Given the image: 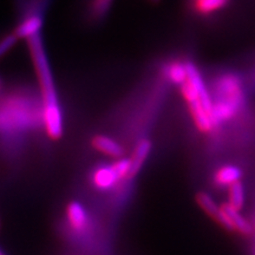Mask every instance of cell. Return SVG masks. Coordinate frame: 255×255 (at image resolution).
Masks as SVG:
<instances>
[{
	"mask_svg": "<svg viewBox=\"0 0 255 255\" xmlns=\"http://www.w3.org/2000/svg\"><path fill=\"white\" fill-rule=\"evenodd\" d=\"M221 209L223 214L226 215L228 222L231 223L233 232H238L239 234L244 235V237H250L253 234L254 228L252 223L241 214L240 210L233 208L228 203H223L221 205Z\"/></svg>",
	"mask_w": 255,
	"mask_h": 255,
	"instance_id": "cell-5",
	"label": "cell"
},
{
	"mask_svg": "<svg viewBox=\"0 0 255 255\" xmlns=\"http://www.w3.org/2000/svg\"><path fill=\"white\" fill-rule=\"evenodd\" d=\"M167 76L171 82L177 85H183L187 82V69L186 64L181 62H174L167 68Z\"/></svg>",
	"mask_w": 255,
	"mask_h": 255,
	"instance_id": "cell-13",
	"label": "cell"
},
{
	"mask_svg": "<svg viewBox=\"0 0 255 255\" xmlns=\"http://www.w3.org/2000/svg\"><path fill=\"white\" fill-rule=\"evenodd\" d=\"M92 144L97 150L108 156H111V157H121L124 151L123 146L119 142L108 136H96L92 139Z\"/></svg>",
	"mask_w": 255,
	"mask_h": 255,
	"instance_id": "cell-11",
	"label": "cell"
},
{
	"mask_svg": "<svg viewBox=\"0 0 255 255\" xmlns=\"http://www.w3.org/2000/svg\"><path fill=\"white\" fill-rule=\"evenodd\" d=\"M17 40L18 38L14 33L7 34V36L2 37L1 39H0V58H1L2 56H5L6 53L15 45Z\"/></svg>",
	"mask_w": 255,
	"mask_h": 255,
	"instance_id": "cell-18",
	"label": "cell"
},
{
	"mask_svg": "<svg viewBox=\"0 0 255 255\" xmlns=\"http://www.w3.org/2000/svg\"><path fill=\"white\" fill-rule=\"evenodd\" d=\"M151 1H155L156 2V1H158V0H151Z\"/></svg>",
	"mask_w": 255,
	"mask_h": 255,
	"instance_id": "cell-20",
	"label": "cell"
},
{
	"mask_svg": "<svg viewBox=\"0 0 255 255\" xmlns=\"http://www.w3.org/2000/svg\"><path fill=\"white\" fill-rule=\"evenodd\" d=\"M229 202L233 208L241 210L245 205V187L240 181L229 187Z\"/></svg>",
	"mask_w": 255,
	"mask_h": 255,
	"instance_id": "cell-14",
	"label": "cell"
},
{
	"mask_svg": "<svg viewBox=\"0 0 255 255\" xmlns=\"http://www.w3.org/2000/svg\"><path fill=\"white\" fill-rule=\"evenodd\" d=\"M66 215H68V221L71 226L72 229L76 232H83L85 231L88 226V213L79 202L69 203L68 208H66Z\"/></svg>",
	"mask_w": 255,
	"mask_h": 255,
	"instance_id": "cell-10",
	"label": "cell"
},
{
	"mask_svg": "<svg viewBox=\"0 0 255 255\" xmlns=\"http://www.w3.org/2000/svg\"><path fill=\"white\" fill-rule=\"evenodd\" d=\"M113 0H92L90 11L94 17L102 18L109 11Z\"/></svg>",
	"mask_w": 255,
	"mask_h": 255,
	"instance_id": "cell-16",
	"label": "cell"
},
{
	"mask_svg": "<svg viewBox=\"0 0 255 255\" xmlns=\"http://www.w3.org/2000/svg\"><path fill=\"white\" fill-rule=\"evenodd\" d=\"M151 146V142L149 141V139H142V141L136 145L131 158H130V171L128 178H131L138 174L142 165L144 164L145 159L148 158L149 154H150Z\"/></svg>",
	"mask_w": 255,
	"mask_h": 255,
	"instance_id": "cell-9",
	"label": "cell"
},
{
	"mask_svg": "<svg viewBox=\"0 0 255 255\" xmlns=\"http://www.w3.org/2000/svg\"><path fill=\"white\" fill-rule=\"evenodd\" d=\"M254 255H255V252H254Z\"/></svg>",
	"mask_w": 255,
	"mask_h": 255,
	"instance_id": "cell-21",
	"label": "cell"
},
{
	"mask_svg": "<svg viewBox=\"0 0 255 255\" xmlns=\"http://www.w3.org/2000/svg\"><path fill=\"white\" fill-rule=\"evenodd\" d=\"M27 43L40 85L41 98H43V117L47 135L51 138L58 139L63 135L62 110H60L58 97H57L49 59L46 57L43 40H41V34H37L27 39Z\"/></svg>",
	"mask_w": 255,
	"mask_h": 255,
	"instance_id": "cell-1",
	"label": "cell"
},
{
	"mask_svg": "<svg viewBox=\"0 0 255 255\" xmlns=\"http://www.w3.org/2000/svg\"><path fill=\"white\" fill-rule=\"evenodd\" d=\"M188 107H189L190 115L191 117H193V121L194 123H195L197 129H199L201 132L212 131L213 128L215 126L214 120H213L210 113H208V111L203 108L201 102H194V103L188 104Z\"/></svg>",
	"mask_w": 255,
	"mask_h": 255,
	"instance_id": "cell-7",
	"label": "cell"
},
{
	"mask_svg": "<svg viewBox=\"0 0 255 255\" xmlns=\"http://www.w3.org/2000/svg\"><path fill=\"white\" fill-rule=\"evenodd\" d=\"M41 27H43V17L39 14H31L15 27L13 33L18 39L19 38L30 39L37 34H40Z\"/></svg>",
	"mask_w": 255,
	"mask_h": 255,
	"instance_id": "cell-8",
	"label": "cell"
},
{
	"mask_svg": "<svg viewBox=\"0 0 255 255\" xmlns=\"http://www.w3.org/2000/svg\"><path fill=\"white\" fill-rule=\"evenodd\" d=\"M197 205L201 207V209L206 213L207 215L210 216L215 222H218L221 227L227 229L229 232H233L231 223L228 222L226 215L223 214L221 206L216 205V202L209 194L205 193V191H200L195 196Z\"/></svg>",
	"mask_w": 255,
	"mask_h": 255,
	"instance_id": "cell-3",
	"label": "cell"
},
{
	"mask_svg": "<svg viewBox=\"0 0 255 255\" xmlns=\"http://www.w3.org/2000/svg\"><path fill=\"white\" fill-rule=\"evenodd\" d=\"M120 180H122V177H121L115 164L104 165V167L98 168L95 171L94 176H92L94 184L97 188H100V189H110Z\"/></svg>",
	"mask_w": 255,
	"mask_h": 255,
	"instance_id": "cell-6",
	"label": "cell"
},
{
	"mask_svg": "<svg viewBox=\"0 0 255 255\" xmlns=\"http://www.w3.org/2000/svg\"><path fill=\"white\" fill-rule=\"evenodd\" d=\"M218 102H213L212 117L214 123H222L233 119L244 103L241 82L235 75H225L215 84Z\"/></svg>",
	"mask_w": 255,
	"mask_h": 255,
	"instance_id": "cell-2",
	"label": "cell"
},
{
	"mask_svg": "<svg viewBox=\"0 0 255 255\" xmlns=\"http://www.w3.org/2000/svg\"><path fill=\"white\" fill-rule=\"evenodd\" d=\"M0 255H5V253L1 250H0Z\"/></svg>",
	"mask_w": 255,
	"mask_h": 255,
	"instance_id": "cell-19",
	"label": "cell"
},
{
	"mask_svg": "<svg viewBox=\"0 0 255 255\" xmlns=\"http://www.w3.org/2000/svg\"><path fill=\"white\" fill-rule=\"evenodd\" d=\"M181 94H182L183 98L186 100L188 104L200 101L199 100V95H197L196 90L194 89L193 85H191L188 81L184 83L183 85H181Z\"/></svg>",
	"mask_w": 255,
	"mask_h": 255,
	"instance_id": "cell-17",
	"label": "cell"
},
{
	"mask_svg": "<svg viewBox=\"0 0 255 255\" xmlns=\"http://www.w3.org/2000/svg\"><path fill=\"white\" fill-rule=\"evenodd\" d=\"M186 64V69H187V76L188 79L187 81L193 85L194 89H195L197 95H199V100L201 102V104L203 105V108L210 113L212 115V109H213V100L210 97L208 90H207V87L203 82L202 76L200 75L199 70L196 69V66L194 65L191 62H187Z\"/></svg>",
	"mask_w": 255,
	"mask_h": 255,
	"instance_id": "cell-4",
	"label": "cell"
},
{
	"mask_svg": "<svg viewBox=\"0 0 255 255\" xmlns=\"http://www.w3.org/2000/svg\"><path fill=\"white\" fill-rule=\"evenodd\" d=\"M229 0H195V8L201 13H212L225 7Z\"/></svg>",
	"mask_w": 255,
	"mask_h": 255,
	"instance_id": "cell-15",
	"label": "cell"
},
{
	"mask_svg": "<svg viewBox=\"0 0 255 255\" xmlns=\"http://www.w3.org/2000/svg\"><path fill=\"white\" fill-rule=\"evenodd\" d=\"M242 176V171L239 167L235 165H223L216 171L215 182L221 187H231L232 184L237 183L240 181Z\"/></svg>",
	"mask_w": 255,
	"mask_h": 255,
	"instance_id": "cell-12",
	"label": "cell"
}]
</instances>
